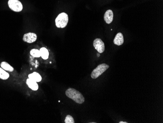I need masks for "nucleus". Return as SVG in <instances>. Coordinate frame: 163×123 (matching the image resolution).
Masks as SVG:
<instances>
[{
  "label": "nucleus",
  "instance_id": "1",
  "mask_svg": "<svg viewBox=\"0 0 163 123\" xmlns=\"http://www.w3.org/2000/svg\"><path fill=\"white\" fill-rule=\"evenodd\" d=\"M67 97L72 99L76 103L82 104L85 102V98L82 94L74 89L69 88L66 91Z\"/></svg>",
  "mask_w": 163,
  "mask_h": 123
},
{
  "label": "nucleus",
  "instance_id": "2",
  "mask_svg": "<svg viewBox=\"0 0 163 123\" xmlns=\"http://www.w3.org/2000/svg\"><path fill=\"white\" fill-rule=\"evenodd\" d=\"M68 22V15L66 13H61L56 18V26L58 28H64L67 26Z\"/></svg>",
  "mask_w": 163,
  "mask_h": 123
},
{
  "label": "nucleus",
  "instance_id": "3",
  "mask_svg": "<svg viewBox=\"0 0 163 123\" xmlns=\"http://www.w3.org/2000/svg\"><path fill=\"white\" fill-rule=\"evenodd\" d=\"M109 67V65L106 63H102L100 64L97 67L93 70L91 74V77L93 79H96L99 77V76L105 72L106 70Z\"/></svg>",
  "mask_w": 163,
  "mask_h": 123
},
{
  "label": "nucleus",
  "instance_id": "4",
  "mask_svg": "<svg viewBox=\"0 0 163 123\" xmlns=\"http://www.w3.org/2000/svg\"><path fill=\"white\" fill-rule=\"evenodd\" d=\"M8 5L11 10L15 12H20L22 10L23 5L18 0H9Z\"/></svg>",
  "mask_w": 163,
  "mask_h": 123
},
{
  "label": "nucleus",
  "instance_id": "5",
  "mask_svg": "<svg viewBox=\"0 0 163 123\" xmlns=\"http://www.w3.org/2000/svg\"><path fill=\"white\" fill-rule=\"evenodd\" d=\"M93 46L99 53H103L105 50V44L101 39L97 38L95 39L93 41Z\"/></svg>",
  "mask_w": 163,
  "mask_h": 123
},
{
  "label": "nucleus",
  "instance_id": "6",
  "mask_svg": "<svg viewBox=\"0 0 163 123\" xmlns=\"http://www.w3.org/2000/svg\"><path fill=\"white\" fill-rule=\"evenodd\" d=\"M37 40V35L33 32H29L24 34L23 40L28 43L34 42Z\"/></svg>",
  "mask_w": 163,
  "mask_h": 123
},
{
  "label": "nucleus",
  "instance_id": "7",
  "mask_svg": "<svg viewBox=\"0 0 163 123\" xmlns=\"http://www.w3.org/2000/svg\"><path fill=\"white\" fill-rule=\"evenodd\" d=\"M113 20V13L110 9L107 10L104 15V20L108 24H110Z\"/></svg>",
  "mask_w": 163,
  "mask_h": 123
},
{
  "label": "nucleus",
  "instance_id": "8",
  "mask_svg": "<svg viewBox=\"0 0 163 123\" xmlns=\"http://www.w3.org/2000/svg\"><path fill=\"white\" fill-rule=\"evenodd\" d=\"M124 36L121 32H119L116 36L115 38L114 39V43L117 46H120L124 43Z\"/></svg>",
  "mask_w": 163,
  "mask_h": 123
},
{
  "label": "nucleus",
  "instance_id": "9",
  "mask_svg": "<svg viewBox=\"0 0 163 123\" xmlns=\"http://www.w3.org/2000/svg\"><path fill=\"white\" fill-rule=\"evenodd\" d=\"M26 84L32 90L36 91L38 89V85L37 84V82L30 78H29L26 80Z\"/></svg>",
  "mask_w": 163,
  "mask_h": 123
},
{
  "label": "nucleus",
  "instance_id": "10",
  "mask_svg": "<svg viewBox=\"0 0 163 123\" xmlns=\"http://www.w3.org/2000/svg\"><path fill=\"white\" fill-rule=\"evenodd\" d=\"M29 78L36 82H40L42 81V79L41 75L37 72H33V73L29 74Z\"/></svg>",
  "mask_w": 163,
  "mask_h": 123
},
{
  "label": "nucleus",
  "instance_id": "11",
  "mask_svg": "<svg viewBox=\"0 0 163 123\" xmlns=\"http://www.w3.org/2000/svg\"><path fill=\"white\" fill-rule=\"evenodd\" d=\"M40 52L41 57H42V59L43 60H47L48 59L49 52H48V50L46 48H41V49L40 50Z\"/></svg>",
  "mask_w": 163,
  "mask_h": 123
},
{
  "label": "nucleus",
  "instance_id": "12",
  "mask_svg": "<svg viewBox=\"0 0 163 123\" xmlns=\"http://www.w3.org/2000/svg\"><path fill=\"white\" fill-rule=\"evenodd\" d=\"M1 66L3 69L6 71H9V72H12L13 71L14 68L12 66H10L8 63L6 62H2L1 64Z\"/></svg>",
  "mask_w": 163,
  "mask_h": 123
},
{
  "label": "nucleus",
  "instance_id": "13",
  "mask_svg": "<svg viewBox=\"0 0 163 123\" xmlns=\"http://www.w3.org/2000/svg\"><path fill=\"white\" fill-rule=\"evenodd\" d=\"M9 77V74L5 72V70L0 68V78L2 80H7Z\"/></svg>",
  "mask_w": 163,
  "mask_h": 123
},
{
  "label": "nucleus",
  "instance_id": "14",
  "mask_svg": "<svg viewBox=\"0 0 163 123\" xmlns=\"http://www.w3.org/2000/svg\"><path fill=\"white\" fill-rule=\"evenodd\" d=\"M30 54L33 57H39L41 56L40 51L37 49H32L30 52Z\"/></svg>",
  "mask_w": 163,
  "mask_h": 123
},
{
  "label": "nucleus",
  "instance_id": "15",
  "mask_svg": "<svg viewBox=\"0 0 163 123\" xmlns=\"http://www.w3.org/2000/svg\"><path fill=\"white\" fill-rule=\"evenodd\" d=\"M64 123H74V120L73 117H72L70 115H68L66 117L65 120H64Z\"/></svg>",
  "mask_w": 163,
  "mask_h": 123
},
{
  "label": "nucleus",
  "instance_id": "16",
  "mask_svg": "<svg viewBox=\"0 0 163 123\" xmlns=\"http://www.w3.org/2000/svg\"><path fill=\"white\" fill-rule=\"evenodd\" d=\"M119 123H127V122H119Z\"/></svg>",
  "mask_w": 163,
  "mask_h": 123
}]
</instances>
